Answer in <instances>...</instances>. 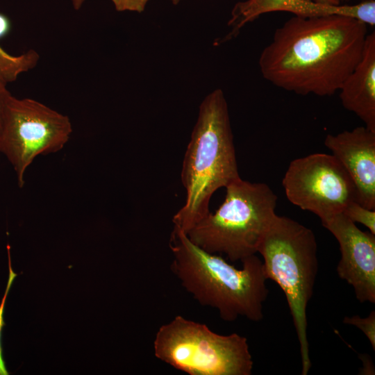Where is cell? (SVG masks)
Instances as JSON below:
<instances>
[{"label":"cell","instance_id":"obj_22","mask_svg":"<svg viewBox=\"0 0 375 375\" xmlns=\"http://www.w3.org/2000/svg\"><path fill=\"white\" fill-rule=\"evenodd\" d=\"M349 1V0H340V2L342 3V2H347V1ZM359 1H365V0H359Z\"/></svg>","mask_w":375,"mask_h":375},{"label":"cell","instance_id":"obj_3","mask_svg":"<svg viewBox=\"0 0 375 375\" xmlns=\"http://www.w3.org/2000/svg\"><path fill=\"white\" fill-rule=\"evenodd\" d=\"M239 177L228 103L219 88L199 106L182 164L185 201L172 218L174 226L186 233L210 212L215 192Z\"/></svg>","mask_w":375,"mask_h":375},{"label":"cell","instance_id":"obj_10","mask_svg":"<svg viewBox=\"0 0 375 375\" xmlns=\"http://www.w3.org/2000/svg\"><path fill=\"white\" fill-rule=\"evenodd\" d=\"M325 146L350 176L357 202L375 210V132L358 126L336 135L328 134Z\"/></svg>","mask_w":375,"mask_h":375},{"label":"cell","instance_id":"obj_14","mask_svg":"<svg viewBox=\"0 0 375 375\" xmlns=\"http://www.w3.org/2000/svg\"><path fill=\"white\" fill-rule=\"evenodd\" d=\"M342 213L353 223L362 224L375 235V210L368 209L354 201L347 206Z\"/></svg>","mask_w":375,"mask_h":375},{"label":"cell","instance_id":"obj_12","mask_svg":"<svg viewBox=\"0 0 375 375\" xmlns=\"http://www.w3.org/2000/svg\"><path fill=\"white\" fill-rule=\"evenodd\" d=\"M288 12L296 16L312 17L327 15H340L360 19L364 9L360 3L353 5H321L308 0H247L235 3L231 17L228 22L232 31L225 40L232 38L247 23L257 19L261 15L272 12Z\"/></svg>","mask_w":375,"mask_h":375},{"label":"cell","instance_id":"obj_18","mask_svg":"<svg viewBox=\"0 0 375 375\" xmlns=\"http://www.w3.org/2000/svg\"><path fill=\"white\" fill-rule=\"evenodd\" d=\"M7 83L0 77V131L8 102L12 96L7 88Z\"/></svg>","mask_w":375,"mask_h":375},{"label":"cell","instance_id":"obj_8","mask_svg":"<svg viewBox=\"0 0 375 375\" xmlns=\"http://www.w3.org/2000/svg\"><path fill=\"white\" fill-rule=\"evenodd\" d=\"M282 184L292 203L315 214L321 221L357 201L350 176L332 154L317 153L293 160Z\"/></svg>","mask_w":375,"mask_h":375},{"label":"cell","instance_id":"obj_13","mask_svg":"<svg viewBox=\"0 0 375 375\" xmlns=\"http://www.w3.org/2000/svg\"><path fill=\"white\" fill-rule=\"evenodd\" d=\"M10 29V20L6 15L0 12V40L6 36ZM39 60L38 53L33 49L13 56L0 45V77L7 83L14 82L22 74L35 67Z\"/></svg>","mask_w":375,"mask_h":375},{"label":"cell","instance_id":"obj_19","mask_svg":"<svg viewBox=\"0 0 375 375\" xmlns=\"http://www.w3.org/2000/svg\"><path fill=\"white\" fill-rule=\"evenodd\" d=\"M321 5L338 6L342 4L340 0H308Z\"/></svg>","mask_w":375,"mask_h":375},{"label":"cell","instance_id":"obj_21","mask_svg":"<svg viewBox=\"0 0 375 375\" xmlns=\"http://www.w3.org/2000/svg\"><path fill=\"white\" fill-rule=\"evenodd\" d=\"M174 5H177L181 0H170Z\"/></svg>","mask_w":375,"mask_h":375},{"label":"cell","instance_id":"obj_1","mask_svg":"<svg viewBox=\"0 0 375 375\" xmlns=\"http://www.w3.org/2000/svg\"><path fill=\"white\" fill-rule=\"evenodd\" d=\"M367 25L351 17H292L274 33L258 60L263 78L301 95L331 96L360 61Z\"/></svg>","mask_w":375,"mask_h":375},{"label":"cell","instance_id":"obj_15","mask_svg":"<svg viewBox=\"0 0 375 375\" xmlns=\"http://www.w3.org/2000/svg\"><path fill=\"white\" fill-rule=\"evenodd\" d=\"M343 322L356 326L361 330L369 340L373 349L375 350V311L372 310L367 317L358 315L345 317Z\"/></svg>","mask_w":375,"mask_h":375},{"label":"cell","instance_id":"obj_7","mask_svg":"<svg viewBox=\"0 0 375 375\" xmlns=\"http://www.w3.org/2000/svg\"><path fill=\"white\" fill-rule=\"evenodd\" d=\"M72 133L68 116L35 99L10 97L0 131V155L13 167L19 188L35 158L61 150Z\"/></svg>","mask_w":375,"mask_h":375},{"label":"cell","instance_id":"obj_17","mask_svg":"<svg viewBox=\"0 0 375 375\" xmlns=\"http://www.w3.org/2000/svg\"><path fill=\"white\" fill-rule=\"evenodd\" d=\"M116 10L142 12L149 0H111Z\"/></svg>","mask_w":375,"mask_h":375},{"label":"cell","instance_id":"obj_11","mask_svg":"<svg viewBox=\"0 0 375 375\" xmlns=\"http://www.w3.org/2000/svg\"><path fill=\"white\" fill-rule=\"evenodd\" d=\"M343 107L375 132V32L368 33L362 56L340 90ZM338 91V92H339Z\"/></svg>","mask_w":375,"mask_h":375},{"label":"cell","instance_id":"obj_6","mask_svg":"<svg viewBox=\"0 0 375 375\" xmlns=\"http://www.w3.org/2000/svg\"><path fill=\"white\" fill-rule=\"evenodd\" d=\"M154 356L190 375H250L253 360L247 339L220 335L205 324L175 316L157 331Z\"/></svg>","mask_w":375,"mask_h":375},{"label":"cell","instance_id":"obj_5","mask_svg":"<svg viewBox=\"0 0 375 375\" xmlns=\"http://www.w3.org/2000/svg\"><path fill=\"white\" fill-rule=\"evenodd\" d=\"M226 188L224 201L185 233L211 253H224L232 262L255 255L276 215L277 197L268 185L240 177Z\"/></svg>","mask_w":375,"mask_h":375},{"label":"cell","instance_id":"obj_16","mask_svg":"<svg viewBox=\"0 0 375 375\" xmlns=\"http://www.w3.org/2000/svg\"><path fill=\"white\" fill-rule=\"evenodd\" d=\"M8 248V259H9V275H8V279L7 282V285L6 288V291L4 293V295L1 299V302L0 304V375H8V372L6 368L4 360L3 358V353H2V347L1 344V333L2 331V328L4 326V320H3V313H4V307H5V303L6 300V297L8 294V292L10 291V287L17 276V274L12 270L11 267V263H10V247H7Z\"/></svg>","mask_w":375,"mask_h":375},{"label":"cell","instance_id":"obj_20","mask_svg":"<svg viewBox=\"0 0 375 375\" xmlns=\"http://www.w3.org/2000/svg\"><path fill=\"white\" fill-rule=\"evenodd\" d=\"M85 1V0H72L74 9H80Z\"/></svg>","mask_w":375,"mask_h":375},{"label":"cell","instance_id":"obj_9","mask_svg":"<svg viewBox=\"0 0 375 375\" xmlns=\"http://www.w3.org/2000/svg\"><path fill=\"white\" fill-rule=\"evenodd\" d=\"M321 222L340 245L339 277L353 287L360 303H374L375 235L359 229L342 212Z\"/></svg>","mask_w":375,"mask_h":375},{"label":"cell","instance_id":"obj_2","mask_svg":"<svg viewBox=\"0 0 375 375\" xmlns=\"http://www.w3.org/2000/svg\"><path fill=\"white\" fill-rule=\"evenodd\" d=\"M169 246L173 255L172 273L183 288L203 306L215 308L226 322L244 317L253 322L263 318L268 296L267 278L262 261L255 255L237 269L222 257L194 244L174 226Z\"/></svg>","mask_w":375,"mask_h":375},{"label":"cell","instance_id":"obj_4","mask_svg":"<svg viewBox=\"0 0 375 375\" xmlns=\"http://www.w3.org/2000/svg\"><path fill=\"white\" fill-rule=\"evenodd\" d=\"M267 279L283 292L298 337L301 374L311 367L307 337V306L318 272L317 244L313 231L298 222L276 215L259 246Z\"/></svg>","mask_w":375,"mask_h":375}]
</instances>
